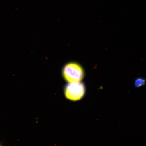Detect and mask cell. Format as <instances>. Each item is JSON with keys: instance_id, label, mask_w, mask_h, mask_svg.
<instances>
[{"instance_id": "obj_1", "label": "cell", "mask_w": 146, "mask_h": 146, "mask_svg": "<svg viewBox=\"0 0 146 146\" xmlns=\"http://www.w3.org/2000/svg\"><path fill=\"white\" fill-rule=\"evenodd\" d=\"M62 75L67 82H78L83 79L84 72L79 64L73 62L68 63L64 66L62 69Z\"/></svg>"}, {"instance_id": "obj_2", "label": "cell", "mask_w": 146, "mask_h": 146, "mask_svg": "<svg viewBox=\"0 0 146 146\" xmlns=\"http://www.w3.org/2000/svg\"><path fill=\"white\" fill-rule=\"evenodd\" d=\"M85 93V88L81 82H69L65 88V94L67 99L77 101L83 98Z\"/></svg>"}, {"instance_id": "obj_3", "label": "cell", "mask_w": 146, "mask_h": 146, "mask_svg": "<svg viewBox=\"0 0 146 146\" xmlns=\"http://www.w3.org/2000/svg\"><path fill=\"white\" fill-rule=\"evenodd\" d=\"M145 81L142 78H138L136 81V85L137 86L139 87L143 85L145 83Z\"/></svg>"}, {"instance_id": "obj_4", "label": "cell", "mask_w": 146, "mask_h": 146, "mask_svg": "<svg viewBox=\"0 0 146 146\" xmlns=\"http://www.w3.org/2000/svg\"><path fill=\"white\" fill-rule=\"evenodd\" d=\"M1 145V144H0V145Z\"/></svg>"}]
</instances>
